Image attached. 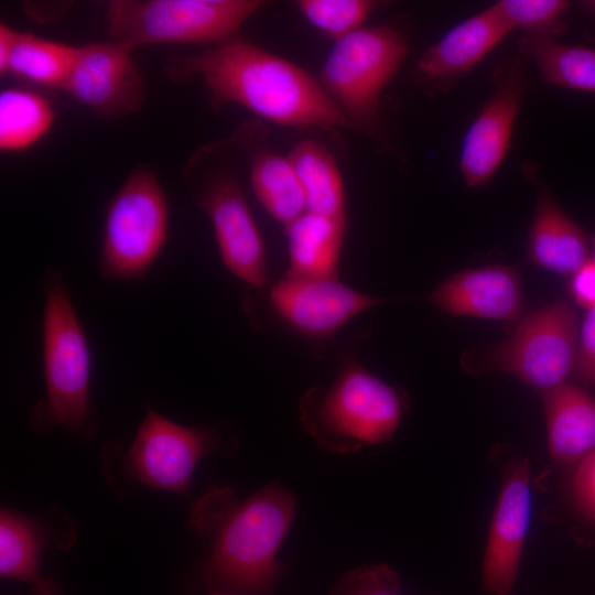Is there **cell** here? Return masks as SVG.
Listing matches in <instances>:
<instances>
[{
    "mask_svg": "<svg viewBox=\"0 0 595 595\" xmlns=\"http://www.w3.org/2000/svg\"><path fill=\"white\" fill-rule=\"evenodd\" d=\"M294 495L272 483L240 500L228 487L210 486L191 510V528L204 540L209 591L270 595L282 575L278 553L294 520Z\"/></svg>",
    "mask_w": 595,
    "mask_h": 595,
    "instance_id": "1",
    "label": "cell"
},
{
    "mask_svg": "<svg viewBox=\"0 0 595 595\" xmlns=\"http://www.w3.org/2000/svg\"><path fill=\"white\" fill-rule=\"evenodd\" d=\"M165 71L175 82L199 77L216 107L237 104L293 128L355 129L318 79L238 36L198 53L174 56Z\"/></svg>",
    "mask_w": 595,
    "mask_h": 595,
    "instance_id": "2",
    "label": "cell"
},
{
    "mask_svg": "<svg viewBox=\"0 0 595 595\" xmlns=\"http://www.w3.org/2000/svg\"><path fill=\"white\" fill-rule=\"evenodd\" d=\"M43 295L42 360L45 398L33 408L31 425L39 432L58 426L82 435L91 434V353L60 269L46 270Z\"/></svg>",
    "mask_w": 595,
    "mask_h": 595,
    "instance_id": "3",
    "label": "cell"
},
{
    "mask_svg": "<svg viewBox=\"0 0 595 595\" xmlns=\"http://www.w3.org/2000/svg\"><path fill=\"white\" fill-rule=\"evenodd\" d=\"M300 421L325 451L351 454L388 441L404 404L399 391L357 361L345 364L333 383L309 389L299 401Z\"/></svg>",
    "mask_w": 595,
    "mask_h": 595,
    "instance_id": "4",
    "label": "cell"
},
{
    "mask_svg": "<svg viewBox=\"0 0 595 595\" xmlns=\"http://www.w3.org/2000/svg\"><path fill=\"white\" fill-rule=\"evenodd\" d=\"M170 204L158 174L131 172L104 214L98 270L110 282L148 277L169 237Z\"/></svg>",
    "mask_w": 595,
    "mask_h": 595,
    "instance_id": "5",
    "label": "cell"
},
{
    "mask_svg": "<svg viewBox=\"0 0 595 595\" xmlns=\"http://www.w3.org/2000/svg\"><path fill=\"white\" fill-rule=\"evenodd\" d=\"M407 54L408 42L398 30L361 26L335 42L318 82L355 129L375 136L380 95Z\"/></svg>",
    "mask_w": 595,
    "mask_h": 595,
    "instance_id": "6",
    "label": "cell"
},
{
    "mask_svg": "<svg viewBox=\"0 0 595 595\" xmlns=\"http://www.w3.org/2000/svg\"><path fill=\"white\" fill-rule=\"evenodd\" d=\"M260 0H115L106 8L112 40L149 44H220L237 36Z\"/></svg>",
    "mask_w": 595,
    "mask_h": 595,
    "instance_id": "7",
    "label": "cell"
},
{
    "mask_svg": "<svg viewBox=\"0 0 595 595\" xmlns=\"http://www.w3.org/2000/svg\"><path fill=\"white\" fill-rule=\"evenodd\" d=\"M577 347L576 312L569 301L558 300L524 316L490 350L487 365L547 391L565 382L576 366Z\"/></svg>",
    "mask_w": 595,
    "mask_h": 595,
    "instance_id": "8",
    "label": "cell"
},
{
    "mask_svg": "<svg viewBox=\"0 0 595 595\" xmlns=\"http://www.w3.org/2000/svg\"><path fill=\"white\" fill-rule=\"evenodd\" d=\"M218 439L205 425L178 424L151 407L125 458L128 475L147 486L190 496L198 462L215 451Z\"/></svg>",
    "mask_w": 595,
    "mask_h": 595,
    "instance_id": "9",
    "label": "cell"
},
{
    "mask_svg": "<svg viewBox=\"0 0 595 595\" xmlns=\"http://www.w3.org/2000/svg\"><path fill=\"white\" fill-rule=\"evenodd\" d=\"M134 48L117 40L77 47L61 89L102 119L137 112L144 101V80Z\"/></svg>",
    "mask_w": 595,
    "mask_h": 595,
    "instance_id": "10",
    "label": "cell"
},
{
    "mask_svg": "<svg viewBox=\"0 0 595 595\" xmlns=\"http://www.w3.org/2000/svg\"><path fill=\"white\" fill-rule=\"evenodd\" d=\"M523 93L522 62L509 60L497 68L495 91L463 140L459 171L468 187L488 183L504 161Z\"/></svg>",
    "mask_w": 595,
    "mask_h": 595,
    "instance_id": "11",
    "label": "cell"
},
{
    "mask_svg": "<svg viewBox=\"0 0 595 595\" xmlns=\"http://www.w3.org/2000/svg\"><path fill=\"white\" fill-rule=\"evenodd\" d=\"M196 202L212 221L225 267L250 285H264L268 268L262 237L238 181L216 176L197 193Z\"/></svg>",
    "mask_w": 595,
    "mask_h": 595,
    "instance_id": "12",
    "label": "cell"
},
{
    "mask_svg": "<svg viewBox=\"0 0 595 595\" xmlns=\"http://www.w3.org/2000/svg\"><path fill=\"white\" fill-rule=\"evenodd\" d=\"M530 476L528 458L506 468L483 559V586L491 595H510L517 580L531 517Z\"/></svg>",
    "mask_w": 595,
    "mask_h": 595,
    "instance_id": "13",
    "label": "cell"
},
{
    "mask_svg": "<svg viewBox=\"0 0 595 595\" xmlns=\"http://www.w3.org/2000/svg\"><path fill=\"white\" fill-rule=\"evenodd\" d=\"M270 302L277 314L298 333L326 338L353 317L386 300L361 293L337 279L284 277L271 288Z\"/></svg>",
    "mask_w": 595,
    "mask_h": 595,
    "instance_id": "14",
    "label": "cell"
},
{
    "mask_svg": "<svg viewBox=\"0 0 595 595\" xmlns=\"http://www.w3.org/2000/svg\"><path fill=\"white\" fill-rule=\"evenodd\" d=\"M513 28L495 3L459 22L415 62V75L430 87L446 90L494 50Z\"/></svg>",
    "mask_w": 595,
    "mask_h": 595,
    "instance_id": "15",
    "label": "cell"
},
{
    "mask_svg": "<svg viewBox=\"0 0 595 595\" xmlns=\"http://www.w3.org/2000/svg\"><path fill=\"white\" fill-rule=\"evenodd\" d=\"M426 299L451 315L515 322L522 311V288L517 267L465 269L442 281Z\"/></svg>",
    "mask_w": 595,
    "mask_h": 595,
    "instance_id": "16",
    "label": "cell"
},
{
    "mask_svg": "<svg viewBox=\"0 0 595 595\" xmlns=\"http://www.w3.org/2000/svg\"><path fill=\"white\" fill-rule=\"evenodd\" d=\"M542 401L551 457L577 465L595 451V400L583 388L563 382L543 391Z\"/></svg>",
    "mask_w": 595,
    "mask_h": 595,
    "instance_id": "17",
    "label": "cell"
},
{
    "mask_svg": "<svg viewBox=\"0 0 595 595\" xmlns=\"http://www.w3.org/2000/svg\"><path fill=\"white\" fill-rule=\"evenodd\" d=\"M527 258L562 275H572L589 259L584 231L547 190H541L538 195L528 235Z\"/></svg>",
    "mask_w": 595,
    "mask_h": 595,
    "instance_id": "18",
    "label": "cell"
},
{
    "mask_svg": "<svg viewBox=\"0 0 595 595\" xmlns=\"http://www.w3.org/2000/svg\"><path fill=\"white\" fill-rule=\"evenodd\" d=\"M347 221L304 213L284 228L289 247L285 278L337 279Z\"/></svg>",
    "mask_w": 595,
    "mask_h": 595,
    "instance_id": "19",
    "label": "cell"
},
{
    "mask_svg": "<svg viewBox=\"0 0 595 595\" xmlns=\"http://www.w3.org/2000/svg\"><path fill=\"white\" fill-rule=\"evenodd\" d=\"M288 156L302 186L306 212L346 220L343 180L327 148L306 139L295 144Z\"/></svg>",
    "mask_w": 595,
    "mask_h": 595,
    "instance_id": "20",
    "label": "cell"
},
{
    "mask_svg": "<svg viewBox=\"0 0 595 595\" xmlns=\"http://www.w3.org/2000/svg\"><path fill=\"white\" fill-rule=\"evenodd\" d=\"M50 544L45 524L29 515L2 508L0 512V575L32 583L41 580V553Z\"/></svg>",
    "mask_w": 595,
    "mask_h": 595,
    "instance_id": "21",
    "label": "cell"
},
{
    "mask_svg": "<svg viewBox=\"0 0 595 595\" xmlns=\"http://www.w3.org/2000/svg\"><path fill=\"white\" fill-rule=\"evenodd\" d=\"M250 184L263 208L284 228L306 213L305 196L288 155L257 153L250 166Z\"/></svg>",
    "mask_w": 595,
    "mask_h": 595,
    "instance_id": "22",
    "label": "cell"
},
{
    "mask_svg": "<svg viewBox=\"0 0 595 595\" xmlns=\"http://www.w3.org/2000/svg\"><path fill=\"white\" fill-rule=\"evenodd\" d=\"M55 121L50 100L33 90L12 87L0 93V149L12 153L30 149Z\"/></svg>",
    "mask_w": 595,
    "mask_h": 595,
    "instance_id": "23",
    "label": "cell"
},
{
    "mask_svg": "<svg viewBox=\"0 0 595 595\" xmlns=\"http://www.w3.org/2000/svg\"><path fill=\"white\" fill-rule=\"evenodd\" d=\"M76 51L77 47L17 31L8 62L0 73L61 89L73 66Z\"/></svg>",
    "mask_w": 595,
    "mask_h": 595,
    "instance_id": "24",
    "label": "cell"
},
{
    "mask_svg": "<svg viewBox=\"0 0 595 595\" xmlns=\"http://www.w3.org/2000/svg\"><path fill=\"white\" fill-rule=\"evenodd\" d=\"M522 51L552 85L595 94V50L566 45L547 36L526 35Z\"/></svg>",
    "mask_w": 595,
    "mask_h": 595,
    "instance_id": "25",
    "label": "cell"
},
{
    "mask_svg": "<svg viewBox=\"0 0 595 595\" xmlns=\"http://www.w3.org/2000/svg\"><path fill=\"white\" fill-rule=\"evenodd\" d=\"M376 6V2L368 0L296 1L305 19L336 41L361 28Z\"/></svg>",
    "mask_w": 595,
    "mask_h": 595,
    "instance_id": "26",
    "label": "cell"
},
{
    "mask_svg": "<svg viewBox=\"0 0 595 595\" xmlns=\"http://www.w3.org/2000/svg\"><path fill=\"white\" fill-rule=\"evenodd\" d=\"M513 30L527 35L555 39L563 32V17L570 8L565 0H501L496 2Z\"/></svg>",
    "mask_w": 595,
    "mask_h": 595,
    "instance_id": "27",
    "label": "cell"
},
{
    "mask_svg": "<svg viewBox=\"0 0 595 595\" xmlns=\"http://www.w3.org/2000/svg\"><path fill=\"white\" fill-rule=\"evenodd\" d=\"M399 575L387 564L361 565L340 575L328 595H400Z\"/></svg>",
    "mask_w": 595,
    "mask_h": 595,
    "instance_id": "28",
    "label": "cell"
},
{
    "mask_svg": "<svg viewBox=\"0 0 595 595\" xmlns=\"http://www.w3.org/2000/svg\"><path fill=\"white\" fill-rule=\"evenodd\" d=\"M572 493L580 509L595 523V451L576 465Z\"/></svg>",
    "mask_w": 595,
    "mask_h": 595,
    "instance_id": "29",
    "label": "cell"
},
{
    "mask_svg": "<svg viewBox=\"0 0 595 595\" xmlns=\"http://www.w3.org/2000/svg\"><path fill=\"white\" fill-rule=\"evenodd\" d=\"M575 369L584 381L595 386V309L587 311L581 328Z\"/></svg>",
    "mask_w": 595,
    "mask_h": 595,
    "instance_id": "30",
    "label": "cell"
},
{
    "mask_svg": "<svg viewBox=\"0 0 595 595\" xmlns=\"http://www.w3.org/2000/svg\"><path fill=\"white\" fill-rule=\"evenodd\" d=\"M570 292L574 301L587 311L595 309V259L589 258L572 274Z\"/></svg>",
    "mask_w": 595,
    "mask_h": 595,
    "instance_id": "31",
    "label": "cell"
},
{
    "mask_svg": "<svg viewBox=\"0 0 595 595\" xmlns=\"http://www.w3.org/2000/svg\"><path fill=\"white\" fill-rule=\"evenodd\" d=\"M17 30L0 23V72L4 68L12 50Z\"/></svg>",
    "mask_w": 595,
    "mask_h": 595,
    "instance_id": "32",
    "label": "cell"
},
{
    "mask_svg": "<svg viewBox=\"0 0 595 595\" xmlns=\"http://www.w3.org/2000/svg\"><path fill=\"white\" fill-rule=\"evenodd\" d=\"M33 595H58V588L54 582L41 578L33 585Z\"/></svg>",
    "mask_w": 595,
    "mask_h": 595,
    "instance_id": "33",
    "label": "cell"
},
{
    "mask_svg": "<svg viewBox=\"0 0 595 595\" xmlns=\"http://www.w3.org/2000/svg\"><path fill=\"white\" fill-rule=\"evenodd\" d=\"M578 7L585 14L595 19V0L581 1Z\"/></svg>",
    "mask_w": 595,
    "mask_h": 595,
    "instance_id": "34",
    "label": "cell"
},
{
    "mask_svg": "<svg viewBox=\"0 0 595 595\" xmlns=\"http://www.w3.org/2000/svg\"><path fill=\"white\" fill-rule=\"evenodd\" d=\"M591 247L593 250V258L595 259V235L591 237Z\"/></svg>",
    "mask_w": 595,
    "mask_h": 595,
    "instance_id": "35",
    "label": "cell"
},
{
    "mask_svg": "<svg viewBox=\"0 0 595 595\" xmlns=\"http://www.w3.org/2000/svg\"><path fill=\"white\" fill-rule=\"evenodd\" d=\"M208 595H228V594L217 592V591H209Z\"/></svg>",
    "mask_w": 595,
    "mask_h": 595,
    "instance_id": "36",
    "label": "cell"
}]
</instances>
